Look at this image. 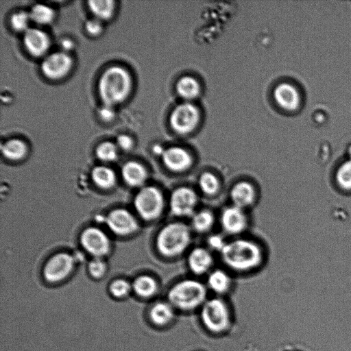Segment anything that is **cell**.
<instances>
[{"label": "cell", "instance_id": "d4e9b609", "mask_svg": "<svg viewBox=\"0 0 351 351\" xmlns=\"http://www.w3.org/2000/svg\"><path fill=\"white\" fill-rule=\"evenodd\" d=\"M93 182L99 188L108 189L116 183V174L114 171L106 166L95 167L91 172Z\"/></svg>", "mask_w": 351, "mask_h": 351}, {"label": "cell", "instance_id": "4fadbf2b", "mask_svg": "<svg viewBox=\"0 0 351 351\" xmlns=\"http://www.w3.org/2000/svg\"><path fill=\"white\" fill-rule=\"evenodd\" d=\"M73 60L64 51L54 52L47 56L42 62L43 74L50 80H59L64 77L72 67Z\"/></svg>", "mask_w": 351, "mask_h": 351}, {"label": "cell", "instance_id": "5b68a950", "mask_svg": "<svg viewBox=\"0 0 351 351\" xmlns=\"http://www.w3.org/2000/svg\"><path fill=\"white\" fill-rule=\"evenodd\" d=\"M167 200L162 191L155 186H143L135 195L134 206L145 221H154L163 213Z\"/></svg>", "mask_w": 351, "mask_h": 351}, {"label": "cell", "instance_id": "836d02e7", "mask_svg": "<svg viewBox=\"0 0 351 351\" xmlns=\"http://www.w3.org/2000/svg\"><path fill=\"white\" fill-rule=\"evenodd\" d=\"M131 286L128 282L123 279L113 281L110 286V293L117 298H122L128 294Z\"/></svg>", "mask_w": 351, "mask_h": 351}, {"label": "cell", "instance_id": "d590c367", "mask_svg": "<svg viewBox=\"0 0 351 351\" xmlns=\"http://www.w3.org/2000/svg\"><path fill=\"white\" fill-rule=\"evenodd\" d=\"M85 29L90 35L97 36L102 31L101 22L97 18L89 19L85 23Z\"/></svg>", "mask_w": 351, "mask_h": 351}, {"label": "cell", "instance_id": "5bb4252c", "mask_svg": "<svg viewBox=\"0 0 351 351\" xmlns=\"http://www.w3.org/2000/svg\"><path fill=\"white\" fill-rule=\"evenodd\" d=\"M186 255L187 268L193 275H207L213 269L214 256L206 246L193 247Z\"/></svg>", "mask_w": 351, "mask_h": 351}, {"label": "cell", "instance_id": "cb8c5ba5", "mask_svg": "<svg viewBox=\"0 0 351 351\" xmlns=\"http://www.w3.org/2000/svg\"><path fill=\"white\" fill-rule=\"evenodd\" d=\"M149 317L153 323L163 326L169 323L174 317L173 306L167 302H158L150 309Z\"/></svg>", "mask_w": 351, "mask_h": 351}, {"label": "cell", "instance_id": "d6a6232c", "mask_svg": "<svg viewBox=\"0 0 351 351\" xmlns=\"http://www.w3.org/2000/svg\"><path fill=\"white\" fill-rule=\"evenodd\" d=\"M228 240L224 236L219 233L209 234L206 238V247L213 253L217 252L219 254L223 250L226 246Z\"/></svg>", "mask_w": 351, "mask_h": 351}, {"label": "cell", "instance_id": "f546056e", "mask_svg": "<svg viewBox=\"0 0 351 351\" xmlns=\"http://www.w3.org/2000/svg\"><path fill=\"white\" fill-rule=\"evenodd\" d=\"M95 154L101 161H114L118 156V147L116 144L112 142H103L97 147Z\"/></svg>", "mask_w": 351, "mask_h": 351}, {"label": "cell", "instance_id": "7c38bea8", "mask_svg": "<svg viewBox=\"0 0 351 351\" xmlns=\"http://www.w3.org/2000/svg\"><path fill=\"white\" fill-rule=\"evenodd\" d=\"M74 263V258L71 254L58 253L46 263L43 269L44 277L50 282L62 280L71 272Z\"/></svg>", "mask_w": 351, "mask_h": 351}, {"label": "cell", "instance_id": "3957f363", "mask_svg": "<svg viewBox=\"0 0 351 351\" xmlns=\"http://www.w3.org/2000/svg\"><path fill=\"white\" fill-rule=\"evenodd\" d=\"M132 84V77L126 69L117 65L112 66L99 77V95L104 105L114 106L128 97Z\"/></svg>", "mask_w": 351, "mask_h": 351}, {"label": "cell", "instance_id": "ac0fdd59", "mask_svg": "<svg viewBox=\"0 0 351 351\" xmlns=\"http://www.w3.org/2000/svg\"><path fill=\"white\" fill-rule=\"evenodd\" d=\"M274 97L277 104L285 110H295L300 104L298 89L289 83L279 84L274 89Z\"/></svg>", "mask_w": 351, "mask_h": 351}, {"label": "cell", "instance_id": "6da1fadb", "mask_svg": "<svg viewBox=\"0 0 351 351\" xmlns=\"http://www.w3.org/2000/svg\"><path fill=\"white\" fill-rule=\"evenodd\" d=\"M219 255L226 267L239 273L256 269L265 258L263 250L256 241L241 237L228 241Z\"/></svg>", "mask_w": 351, "mask_h": 351}, {"label": "cell", "instance_id": "2e32d148", "mask_svg": "<svg viewBox=\"0 0 351 351\" xmlns=\"http://www.w3.org/2000/svg\"><path fill=\"white\" fill-rule=\"evenodd\" d=\"M230 204L247 210L252 207L257 199L255 186L247 180H239L234 183L229 191Z\"/></svg>", "mask_w": 351, "mask_h": 351}, {"label": "cell", "instance_id": "9c48e42d", "mask_svg": "<svg viewBox=\"0 0 351 351\" xmlns=\"http://www.w3.org/2000/svg\"><path fill=\"white\" fill-rule=\"evenodd\" d=\"M218 219L223 233L234 238L240 237L249 224L246 210L231 204L221 209Z\"/></svg>", "mask_w": 351, "mask_h": 351}, {"label": "cell", "instance_id": "9a60e30c", "mask_svg": "<svg viewBox=\"0 0 351 351\" xmlns=\"http://www.w3.org/2000/svg\"><path fill=\"white\" fill-rule=\"evenodd\" d=\"M106 222L113 233L120 236L131 234L138 228L135 217L124 208L112 210L108 215Z\"/></svg>", "mask_w": 351, "mask_h": 351}, {"label": "cell", "instance_id": "ffe728a7", "mask_svg": "<svg viewBox=\"0 0 351 351\" xmlns=\"http://www.w3.org/2000/svg\"><path fill=\"white\" fill-rule=\"evenodd\" d=\"M189 226L193 232L209 233L213 228L216 217L208 208H198L189 218Z\"/></svg>", "mask_w": 351, "mask_h": 351}, {"label": "cell", "instance_id": "484cf974", "mask_svg": "<svg viewBox=\"0 0 351 351\" xmlns=\"http://www.w3.org/2000/svg\"><path fill=\"white\" fill-rule=\"evenodd\" d=\"M135 293L141 297L149 298L158 291V283L150 276L142 275L136 278L132 285Z\"/></svg>", "mask_w": 351, "mask_h": 351}, {"label": "cell", "instance_id": "f1b7e54d", "mask_svg": "<svg viewBox=\"0 0 351 351\" xmlns=\"http://www.w3.org/2000/svg\"><path fill=\"white\" fill-rule=\"evenodd\" d=\"M29 13L31 21L37 24H48L54 19L53 10L44 4L38 3L33 5Z\"/></svg>", "mask_w": 351, "mask_h": 351}, {"label": "cell", "instance_id": "f35d334b", "mask_svg": "<svg viewBox=\"0 0 351 351\" xmlns=\"http://www.w3.org/2000/svg\"><path fill=\"white\" fill-rule=\"evenodd\" d=\"M60 47L64 51H69L73 49L74 43L72 40L69 38H64L60 42Z\"/></svg>", "mask_w": 351, "mask_h": 351}, {"label": "cell", "instance_id": "d6986e66", "mask_svg": "<svg viewBox=\"0 0 351 351\" xmlns=\"http://www.w3.org/2000/svg\"><path fill=\"white\" fill-rule=\"evenodd\" d=\"M121 175L124 181L132 187L143 186L148 177L146 168L136 161L125 162L122 167Z\"/></svg>", "mask_w": 351, "mask_h": 351}, {"label": "cell", "instance_id": "1f68e13d", "mask_svg": "<svg viewBox=\"0 0 351 351\" xmlns=\"http://www.w3.org/2000/svg\"><path fill=\"white\" fill-rule=\"evenodd\" d=\"M338 184L343 189L351 190V159L343 162L336 174Z\"/></svg>", "mask_w": 351, "mask_h": 351}, {"label": "cell", "instance_id": "ba28073f", "mask_svg": "<svg viewBox=\"0 0 351 351\" xmlns=\"http://www.w3.org/2000/svg\"><path fill=\"white\" fill-rule=\"evenodd\" d=\"M199 118V111L197 106L190 101H186L178 105L172 110L169 123L175 132L186 135L196 128Z\"/></svg>", "mask_w": 351, "mask_h": 351}, {"label": "cell", "instance_id": "52a82bcc", "mask_svg": "<svg viewBox=\"0 0 351 351\" xmlns=\"http://www.w3.org/2000/svg\"><path fill=\"white\" fill-rule=\"evenodd\" d=\"M201 319L210 331L219 333L228 329L230 324V315L226 303L220 298L206 300L202 305Z\"/></svg>", "mask_w": 351, "mask_h": 351}, {"label": "cell", "instance_id": "30bf717a", "mask_svg": "<svg viewBox=\"0 0 351 351\" xmlns=\"http://www.w3.org/2000/svg\"><path fill=\"white\" fill-rule=\"evenodd\" d=\"M80 243L84 249L95 258H101L110 250V241L101 229L89 227L80 236Z\"/></svg>", "mask_w": 351, "mask_h": 351}, {"label": "cell", "instance_id": "8992f818", "mask_svg": "<svg viewBox=\"0 0 351 351\" xmlns=\"http://www.w3.org/2000/svg\"><path fill=\"white\" fill-rule=\"evenodd\" d=\"M199 202V195L195 189L180 185L170 192L167 206L173 216L178 219L190 218L198 209Z\"/></svg>", "mask_w": 351, "mask_h": 351}, {"label": "cell", "instance_id": "8d00e7d4", "mask_svg": "<svg viewBox=\"0 0 351 351\" xmlns=\"http://www.w3.org/2000/svg\"><path fill=\"white\" fill-rule=\"evenodd\" d=\"M116 145L121 149L127 151L132 147L133 140L128 135L120 134L117 138Z\"/></svg>", "mask_w": 351, "mask_h": 351}, {"label": "cell", "instance_id": "ab89813d", "mask_svg": "<svg viewBox=\"0 0 351 351\" xmlns=\"http://www.w3.org/2000/svg\"><path fill=\"white\" fill-rule=\"evenodd\" d=\"M165 149V148L162 147L160 145H155L152 149L154 154L160 157L162 156Z\"/></svg>", "mask_w": 351, "mask_h": 351}, {"label": "cell", "instance_id": "74e56055", "mask_svg": "<svg viewBox=\"0 0 351 351\" xmlns=\"http://www.w3.org/2000/svg\"><path fill=\"white\" fill-rule=\"evenodd\" d=\"M114 106L104 105L99 110V116L104 121H110L115 116Z\"/></svg>", "mask_w": 351, "mask_h": 351}, {"label": "cell", "instance_id": "7a4b0ae2", "mask_svg": "<svg viewBox=\"0 0 351 351\" xmlns=\"http://www.w3.org/2000/svg\"><path fill=\"white\" fill-rule=\"evenodd\" d=\"M192 241L193 231L189 225L177 220L167 223L160 229L155 243L161 256L176 258L189 252Z\"/></svg>", "mask_w": 351, "mask_h": 351}, {"label": "cell", "instance_id": "8fae6325", "mask_svg": "<svg viewBox=\"0 0 351 351\" xmlns=\"http://www.w3.org/2000/svg\"><path fill=\"white\" fill-rule=\"evenodd\" d=\"M160 158L165 169L173 173L186 172L193 164L191 154L180 146L166 148Z\"/></svg>", "mask_w": 351, "mask_h": 351}, {"label": "cell", "instance_id": "277c9868", "mask_svg": "<svg viewBox=\"0 0 351 351\" xmlns=\"http://www.w3.org/2000/svg\"><path fill=\"white\" fill-rule=\"evenodd\" d=\"M206 285L196 278H184L176 282L168 291L169 302L182 310L194 309L206 301Z\"/></svg>", "mask_w": 351, "mask_h": 351}, {"label": "cell", "instance_id": "e0dca14e", "mask_svg": "<svg viewBox=\"0 0 351 351\" xmlns=\"http://www.w3.org/2000/svg\"><path fill=\"white\" fill-rule=\"evenodd\" d=\"M23 40L28 53L36 57L45 54L50 45L48 35L37 28H29L26 30L23 34Z\"/></svg>", "mask_w": 351, "mask_h": 351}, {"label": "cell", "instance_id": "4316f807", "mask_svg": "<svg viewBox=\"0 0 351 351\" xmlns=\"http://www.w3.org/2000/svg\"><path fill=\"white\" fill-rule=\"evenodd\" d=\"M27 148L26 144L19 138H12L1 147L3 155L8 159L18 160L25 157Z\"/></svg>", "mask_w": 351, "mask_h": 351}, {"label": "cell", "instance_id": "83f0119b", "mask_svg": "<svg viewBox=\"0 0 351 351\" xmlns=\"http://www.w3.org/2000/svg\"><path fill=\"white\" fill-rule=\"evenodd\" d=\"M88 4L95 18L100 21L111 18L115 8L114 1L112 0H91Z\"/></svg>", "mask_w": 351, "mask_h": 351}, {"label": "cell", "instance_id": "603a6c76", "mask_svg": "<svg viewBox=\"0 0 351 351\" xmlns=\"http://www.w3.org/2000/svg\"><path fill=\"white\" fill-rule=\"evenodd\" d=\"M176 88L179 96L186 100L197 98L201 91L198 81L189 75L180 78L177 82Z\"/></svg>", "mask_w": 351, "mask_h": 351}, {"label": "cell", "instance_id": "e575fe53", "mask_svg": "<svg viewBox=\"0 0 351 351\" xmlns=\"http://www.w3.org/2000/svg\"><path fill=\"white\" fill-rule=\"evenodd\" d=\"M88 271L94 278H101L106 271V265L101 258H94L88 264Z\"/></svg>", "mask_w": 351, "mask_h": 351}, {"label": "cell", "instance_id": "7402d4cb", "mask_svg": "<svg viewBox=\"0 0 351 351\" xmlns=\"http://www.w3.org/2000/svg\"><path fill=\"white\" fill-rule=\"evenodd\" d=\"M199 192L207 197H213L220 191L221 184L218 176L210 171L202 172L197 180Z\"/></svg>", "mask_w": 351, "mask_h": 351}, {"label": "cell", "instance_id": "4dcf8cb0", "mask_svg": "<svg viewBox=\"0 0 351 351\" xmlns=\"http://www.w3.org/2000/svg\"><path fill=\"white\" fill-rule=\"evenodd\" d=\"M31 21L29 13L20 10L13 13L10 17V25L16 32H25L29 27Z\"/></svg>", "mask_w": 351, "mask_h": 351}, {"label": "cell", "instance_id": "44dd1931", "mask_svg": "<svg viewBox=\"0 0 351 351\" xmlns=\"http://www.w3.org/2000/svg\"><path fill=\"white\" fill-rule=\"evenodd\" d=\"M206 276V287L214 293L223 294L230 289L232 278L225 269L213 268Z\"/></svg>", "mask_w": 351, "mask_h": 351}]
</instances>
